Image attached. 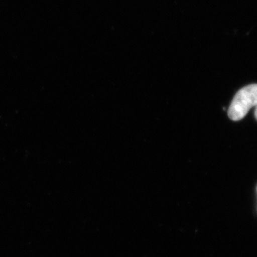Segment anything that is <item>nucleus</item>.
<instances>
[{
  "label": "nucleus",
  "instance_id": "obj_1",
  "mask_svg": "<svg viewBox=\"0 0 257 257\" xmlns=\"http://www.w3.org/2000/svg\"><path fill=\"white\" fill-rule=\"evenodd\" d=\"M257 106V84H250L240 89L231 101L228 111L230 119L239 121L247 114L252 106Z\"/></svg>",
  "mask_w": 257,
  "mask_h": 257
},
{
  "label": "nucleus",
  "instance_id": "obj_2",
  "mask_svg": "<svg viewBox=\"0 0 257 257\" xmlns=\"http://www.w3.org/2000/svg\"><path fill=\"white\" fill-rule=\"evenodd\" d=\"M255 117H256V119H257V106H256V109H255Z\"/></svg>",
  "mask_w": 257,
  "mask_h": 257
}]
</instances>
